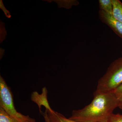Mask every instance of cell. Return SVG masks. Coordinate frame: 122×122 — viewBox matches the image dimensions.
I'll use <instances>...</instances> for the list:
<instances>
[{
    "label": "cell",
    "mask_w": 122,
    "mask_h": 122,
    "mask_svg": "<svg viewBox=\"0 0 122 122\" xmlns=\"http://www.w3.org/2000/svg\"><path fill=\"white\" fill-rule=\"evenodd\" d=\"M108 122H122V115L113 113L110 117Z\"/></svg>",
    "instance_id": "8fae6325"
},
{
    "label": "cell",
    "mask_w": 122,
    "mask_h": 122,
    "mask_svg": "<svg viewBox=\"0 0 122 122\" xmlns=\"http://www.w3.org/2000/svg\"><path fill=\"white\" fill-rule=\"evenodd\" d=\"M47 112L51 122H78L70 120L69 118H67L63 115L56 112H51L48 111Z\"/></svg>",
    "instance_id": "8992f818"
},
{
    "label": "cell",
    "mask_w": 122,
    "mask_h": 122,
    "mask_svg": "<svg viewBox=\"0 0 122 122\" xmlns=\"http://www.w3.org/2000/svg\"><path fill=\"white\" fill-rule=\"evenodd\" d=\"M41 114L43 116L45 122H51L49 118L48 117L47 111L46 110L44 112L41 111Z\"/></svg>",
    "instance_id": "4fadbf2b"
},
{
    "label": "cell",
    "mask_w": 122,
    "mask_h": 122,
    "mask_svg": "<svg viewBox=\"0 0 122 122\" xmlns=\"http://www.w3.org/2000/svg\"><path fill=\"white\" fill-rule=\"evenodd\" d=\"M100 20L106 24L115 33L122 39V23L116 20L113 15L99 10Z\"/></svg>",
    "instance_id": "277c9868"
},
{
    "label": "cell",
    "mask_w": 122,
    "mask_h": 122,
    "mask_svg": "<svg viewBox=\"0 0 122 122\" xmlns=\"http://www.w3.org/2000/svg\"><path fill=\"white\" fill-rule=\"evenodd\" d=\"M0 107L9 115L21 122H27L30 117L18 112L14 103L12 94L9 87L0 76Z\"/></svg>",
    "instance_id": "3957f363"
},
{
    "label": "cell",
    "mask_w": 122,
    "mask_h": 122,
    "mask_svg": "<svg viewBox=\"0 0 122 122\" xmlns=\"http://www.w3.org/2000/svg\"><path fill=\"white\" fill-rule=\"evenodd\" d=\"M0 1V8L2 11H4L5 15L6 16V17L8 18H10L11 16V15H10V13L8 10L6 9L4 5L3 4L2 0H1Z\"/></svg>",
    "instance_id": "7c38bea8"
},
{
    "label": "cell",
    "mask_w": 122,
    "mask_h": 122,
    "mask_svg": "<svg viewBox=\"0 0 122 122\" xmlns=\"http://www.w3.org/2000/svg\"><path fill=\"white\" fill-rule=\"evenodd\" d=\"M119 106L117 96L114 92L94 93L89 105L73 111L69 118L78 122H108L114 110Z\"/></svg>",
    "instance_id": "6da1fadb"
},
{
    "label": "cell",
    "mask_w": 122,
    "mask_h": 122,
    "mask_svg": "<svg viewBox=\"0 0 122 122\" xmlns=\"http://www.w3.org/2000/svg\"><path fill=\"white\" fill-rule=\"evenodd\" d=\"M48 93V90L45 86L42 89L41 94H39L37 92L34 91L31 94V100L38 105L40 113L41 112V109L42 106L45 107L46 110L48 111L51 112H53L54 111L51 109L48 102L47 98Z\"/></svg>",
    "instance_id": "5b68a950"
},
{
    "label": "cell",
    "mask_w": 122,
    "mask_h": 122,
    "mask_svg": "<svg viewBox=\"0 0 122 122\" xmlns=\"http://www.w3.org/2000/svg\"><path fill=\"white\" fill-rule=\"evenodd\" d=\"M100 10L112 14L113 4L112 0H99Z\"/></svg>",
    "instance_id": "ba28073f"
},
{
    "label": "cell",
    "mask_w": 122,
    "mask_h": 122,
    "mask_svg": "<svg viewBox=\"0 0 122 122\" xmlns=\"http://www.w3.org/2000/svg\"><path fill=\"white\" fill-rule=\"evenodd\" d=\"M59 1V7H64L66 8H70L73 5H77L78 2L76 0H61Z\"/></svg>",
    "instance_id": "30bf717a"
},
{
    "label": "cell",
    "mask_w": 122,
    "mask_h": 122,
    "mask_svg": "<svg viewBox=\"0 0 122 122\" xmlns=\"http://www.w3.org/2000/svg\"><path fill=\"white\" fill-rule=\"evenodd\" d=\"M122 83V57L115 60L99 80L95 93L114 92Z\"/></svg>",
    "instance_id": "7a4b0ae2"
},
{
    "label": "cell",
    "mask_w": 122,
    "mask_h": 122,
    "mask_svg": "<svg viewBox=\"0 0 122 122\" xmlns=\"http://www.w3.org/2000/svg\"><path fill=\"white\" fill-rule=\"evenodd\" d=\"M114 92L117 94H122V83L116 89Z\"/></svg>",
    "instance_id": "9a60e30c"
},
{
    "label": "cell",
    "mask_w": 122,
    "mask_h": 122,
    "mask_svg": "<svg viewBox=\"0 0 122 122\" xmlns=\"http://www.w3.org/2000/svg\"><path fill=\"white\" fill-rule=\"evenodd\" d=\"M0 122H21L12 117L0 107Z\"/></svg>",
    "instance_id": "9c48e42d"
},
{
    "label": "cell",
    "mask_w": 122,
    "mask_h": 122,
    "mask_svg": "<svg viewBox=\"0 0 122 122\" xmlns=\"http://www.w3.org/2000/svg\"><path fill=\"white\" fill-rule=\"evenodd\" d=\"M112 15L116 20L122 23V3L119 0H112Z\"/></svg>",
    "instance_id": "52a82bcc"
},
{
    "label": "cell",
    "mask_w": 122,
    "mask_h": 122,
    "mask_svg": "<svg viewBox=\"0 0 122 122\" xmlns=\"http://www.w3.org/2000/svg\"><path fill=\"white\" fill-rule=\"evenodd\" d=\"M117 96L119 102V107L120 109H122V94H117Z\"/></svg>",
    "instance_id": "5bb4252c"
},
{
    "label": "cell",
    "mask_w": 122,
    "mask_h": 122,
    "mask_svg": "<svg viewBox=\"0 0 122 122\" xmlns=\"http://www.w3.org/2000/svg\"></svg>",
    "instance_id": "e0dca14e"
},
{
    "label": "cell",
    "mask_w": 122,
    "mask_h": 122,
    "mask_svg": "<svg viewBox=\"0 0 122 122\" xmlns=\"http://www.w3.org/2000/svg\"><path fill=\"white\" fill-rule=\"evenodd\" d=\"M27 122H35V119L30 117Z\"/></svg>",
    "instance_id": "2e32d148"
}]
</instances>
